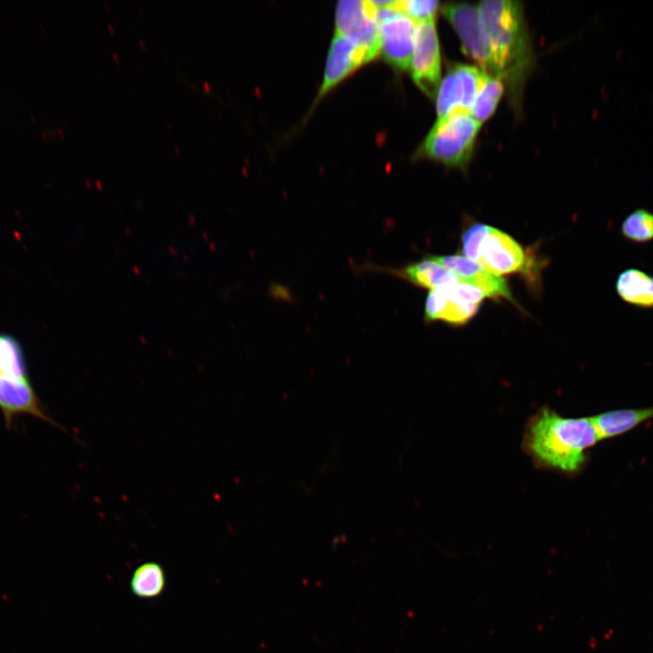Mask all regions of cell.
<instances>
[{"label":"cell","instance_id":"cell-2","mask_svg":"<svg viewBox=\"0 0 653 653\" xmlns=\"http://www.w3.org/2000/svg\"><path fill=\"white\" fill-rule=\"evenodd\" d=\"M591 417H564L541 409L529 423L525 444L539 464L566 473L579 471L585 452L599 441Z\"/></svg>","mask_w":653,"mask_h":653},{"label":"cell","instance_id":"cell-23","mask_svg":"<svg viewBox=\"0 0 653 653\" xmlns=\"http://www.w3.org/2000/svg\"><path fill=\"white\" fill-rule=\"evenodd\" d=\"M41 135L44 141L48 140V135H47L46 132H44V130L41 131Z\"/></svg>","mask_w":653,"mask_h":653},{"label":"cell","instance_id":"cell-16","mask_svg":"<svg viewBox=\"0 0 653 653\" xmlns=\"http://www.w3.org/2000/svg\"><path fill=\"white\" fill-rule=\"evenodd\" d=\"M400 275L413 284L428 288H440L458 281L457 276L438 262L434 256L406 266Z\"/></svg>","mask_w":653,"mask_h":653},{"label":"cell","instance_id":"cell-3","mask_svg":"<svg viewBox=\"0 0 653 653\" xmlns=\"http://www.w3.org/2000/svg\"><path fill=\"white\" fill-rule=\"evenodd\" d=\"M480 126L466 112L438 118L423 143L422 152L446 166L463 167L471 158Z\"/></svg>","mask_w":653,"mask_h":653},{"label":"cell","instance_id":"cell-19","mask_svg":"<svg viewBox=\"0 0 653 653\" xmlns=\"http://www.w3.org/2000/svg\"><path fill=\"white\" fill-rule=\"evenodd\" d=\"M0 375L28 380L22 348L15 338L6 335H0Z\"/></svg>","mask_w":653,"mask_h":653},{"label":"cell","instance_id":"cell-21","mask_svg":"<svg viewBox=\"0 0 653 653\" xmlns=\"http://www.w3.org/2000/svg\"><path fill=\"white\" fill-rule=\"evenodd\" d=\"M438 1L434 0H401L395 1V6L415 22L434 20L438 9Z\"/></svg>","mask_w":653,"mask_h":653},{"label":"cell","instance_id":"cell-15","mask_svg":"<svg viewBox=\"0 0 653 653\" xmlns=\"http://www.w3.org/2000/svg\"><path fill=\"white\" fill-rule=\"evenodd\" d=\"M616 290L619 297L630 305L653 307V276L639 269L623 270L617 278Z\"/></svg>","mask_w":653,"mask_h":653},{"label":"cell","instance_id":"cell-26","mask_svg":"<svg viewBox=\"0 0 653 653\" xmlns=\"http://www.w3.org/2000/svg\"><path fill=\"white\" fill-rule=\"evenodd\" d=\"M29 118L33 122H36V116L34 113H30Z\"/></svg>","mask_w":653,"mask_h":653},{"label":"cell","instance_id":"cell-27","mask_svg":"<svg viewBox=\"0 0 653 653\" xmlns=\"http://www.w3.org/2000/svg\"><path fill=\"white\" fill-rule=\"evenodd\" d=\"M48 132H49L50 135H53V136L55 135L54 130H49Z\"/></svg>","mask_w":653,"mask_h":653},{"label":"cell","instance_id":"cell-24","mask_svg":"<svg viewBox=\"0 0 653 653\" xmlns=\"http://www.w3.org/2000/svg\"><path fill=\"white\" fill-rule=\"evenodd\" d=\"M56 133H57L58 135H60L62 138L64 136L63 132V129L60 128V127L56 130Z\"/></svg>","mask_w":653,"mask_h":653},{"label":"cell","instance_id":"cell-9","mask_svg":"<svg viewBox=\"0 0 653 653\" xmlns=\"http://www.w3.org/2000/svg\"><path fill=\"white\" fill-rule=\"evenodd\" d=\"M478 255L477 262L498 277L522 271L527 262L521 246L510 235L492 227L482 239Z\"/></svg>","mask_w":653,"mask_h":653},{"label":"cell","instance_id":"cell-18","mask_svg":"<svg viewBox=\"0 0 653 653\" xmlns=\"http://www.w3.org/2000/svg\"><path fill=\"white\" fill-rule=\"evenodd\" d=\"M503 82L497 76L486 73L469 113L482 123L494 112L503 93Z\"/></svg>","mask_w":653,"mask_h":653},{"label":"cell","instance_id":"cell-5","mask_svg":"<svg viewBox=\"0 0 653 653\" xmlns=\"http://www.w3.org/2000/svg\"><path fill=\"white\" fill-rule=\"evenodd\" d=\"M336 34L349 36L370 60L380 52L376 6L374 1L341 0L336 9Z\"/></svg>","mask_w":653,"mask_h":653},{"label":"cell","instance_id":"cell-1","mask_svg":"<svg viewBox=\"0 0 653 653\" xmlns=\"http://www.w3.org/2000/svg\"><path fill=\"white\" fill-rule=\"evenodd\" d=\"M482 37L492 75L505 83L518 102L532 64V51L520 2L486 0L478 6Z\"/></svg>","mask_w":653,"mask_h":653},{"label":"cell","instance_id":"cell-13","mask_svg":"<svg viewBox=\"0 0 653 653\" xmlns=\"http://www.w3.org/2000/svg\"><path fill=\"white\" fill-rule=\"evenodd\" d=\"M652 417L653 406L609 411L591 419L601 440L625 434Z\"/></svg>","mask_w":653,"mask_h":653},{"label":"cell","instance_id":"cell-8","mask_svg":"<svg viewBox=\"0 0 653 653\" xmlns=\"http://www.w3.org/2000/svg\"><path fill=\"white\" fill-rule=\"evenodd\" d=\"M443 13L458 34L464 53L473 59L482 70L492 75V66L485 45L478 7L469 4H447Z\"/></svg>","mask_w":653,"mask_h":653},{"label":"cell","instance_id":"cell-14","mask_svg":"<svg viewBox=\"0 0 653 653\" xmlns=\"http://www.w3.org/2000/svg\"><path fill=\"white\" fill-rule=\"evenodd\" d=\"M478 306H465L451 300L440 288L430 290L424 307L427 320H442L454 326L467 323L478 311Z\"/></svg>","mask_w":653,"mask_h":653},{"label":"cell","instance_id":"cell-12","mask_svg":"<svg viewBox=\"0 0 653 653\" xmlns=\"http://www.w3.org/2000/svg\"><path fill=\"white\" fill-rule=\"evenodd\" d=\"M0 408L10 424L18 414H31L58 426L44 411L29 381H20L0 375Z\"/></svg>","mask_w":653,"mask_h":653},{"label":"cell","instance_id":"cell-4","mask_svg":"<svg viewBox=\"0 0 653 653\" xmlns=\"http://www.w3.org/2000/svg\"><path fill=\"white\" fill-rule=\"evenodd\" d=\"M376 6L380 51L399 69L410 67L416 24L395 6V1H374Z\"/></svg>","mask_w":653,"mask_h":653},{"label":"cell","instance_id":"cell-25","mask_svg":"<svg viewBox=\"0 0 653 653\" xmlns=\"http://www.w3.org/2000/svg\"><path fill=\"white\" fill-rule=\"evenodd\" d=\"M38 26H39L41 32H45V26L42 22H39Z\"/></svg>","mask_w":653,"mask_h":653},{"label":"cell","instance_id":"cell-22","mask_svg":"<svg viewBox=\"0 0 653 653\" xmlns=\"http://www.w3.org/2000/svg\"><path fill=\"white\" fill-rule=\"evenodd\" d=\"M491 226L476 223L472 225L463 234V256L477 262L480 245L490 230Z\"/></svg>","mask_w":653,"mask_h":653},{"label":"cell","instance_id":"cell-10","mask_svg":"<svg viewBox=\"0 0 653 653\" xmlns=\"http://www.w3.org/2000/svg\"><path fill=\"white\" fill-rule=\"evenodd\" d=\"M370 61L366 52L349 36L335 34L331 42L319 95H323L356 67Z\"/></svg>","mask_w":653,"mask_h":653},{"label":"cell","instance_id":"cell-7","mask_svg":"<svg viewBox=\"0 0 653 653\" xmlns=\"http://www.w3.org/2000/svg\"><path fill=\"white\" fill-rule=\"evenodd\" d=\"M416 85L429 97L441 83V54L434 20L417 22L410 67Z\"/></svg>","mask_w":653,"mask_h":653},{"label":"cell","instance_id":"cell-6","mask_svg":"<svg viewBox=\"0 0 653 653\" xmlns=\"http://www.w3.org/2000/svg\"><path fill=\"white\" fill-rule=\"evenodd\" d=\"M486 73L473 65L453 66L440 83L435 94L438 118L455 112H469Z\"/></svg>","mask_w":653,"mask_h":653},{"label":"cell","instance_id":"cell-20","mask_svg":"<svg viewBox=\"0 0 653 653\" xmlns=\"http://www.w3.org/2000/svg\"><path fill=\"white\" fill-rule=\"evenodd\" d=\"M623 237L630 241L645 243L653 239V213L638 209L629 213L621 224Z\"/></svg>","mask_w":653,"mask_h":653},{"label":"cell","instance_id":"cell-17","mask_svg":"<svg viewBox=\"0 0 653 653\" xmlns=\"http://www.w3.org/2000/svg\"><path fill=\"white\" fill-rule=\"evenodd\" d=\"M131 590L141 599H153L165 589L166 576L162 566L155 561L145 562L135 569L131 578Z\"/></svg>","mask_w":653,"mask_h":653},{"label":"cell","instance_id":"cell-11","mask_svg":"<svg viewBox=\"0 0 653 653\" xmlns=\"http://www.w3.org/2000/svg\"><path fill=\"white\" fill-rule=\"evenodd\" d=\"M434 257L453 271L459 281L479 288L488 297H502L513 302L507 281L485 270L478 262L460 255Z\"/></svg>","mask_w":653,"mask_h":653}]
</instances>
